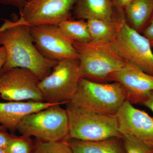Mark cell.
I'll use <instances>...</instances> for the list:
<instances>
[{
	"mask_svg": "<svg viewBox=\"0 0 153 153\" xmlns=\"http://www.w3.org/2000/svg\"><path fill=\"white\" fill-rule=\"evenodd\" d=\"M72 14L76 19H92L114 21L125 16L119 13L112 0H76Z\"/></svg>",
	"mask_w": 153,
	"mask_h": 153,
	"instance_id": "14",
	"label": "cell"
},
{
	"mask_svg": "<svg viewBox=\"0 0 153 153\" xmlns=\"http://www.w3.org/2000/svg\"><path fill=\"white\" fill-rule=\"evenodd\" d=\"M31 153H74L66 140L45 142L38 140Z\"/></svg>",
	"mask_w": 153,
	"mask_h": 153,
	"instance_id": "19",
	"label": "cell"
},
{
	"mask_svg": "<svg viewBox=\"0 0 153 153\" xmlns=\"http://www.w3.org/2000/svg\"><path fill=\"white\" fill-rule=\"evenodd\" d=\"M30 138L14 136L6 149L8 153H31L32 144Z\"/></svg>",
	"mask_w": 153,
	"mask_h": 153,
	"instance_id": "21",
	"label": "cell"
},
{
	"mask_svg": "<svg viewBox=\"0 0 153 153\" xmlns=\"http://www.w3.org/2000/svg\"><path fill=\"white\" fill-rule=\"evenodd\" d=\"M79 65V59L57 62L51 73L38 84L44 102L62 105L72 100L80 79Z\"/></svg>",
	"mask_w": 153,
	"mask_h": 153,
	"instance_id": "6",
	"label": "cell"
},
{
	"mask_svg": "<svg viewBox=\"0 0 153 153\" xmlns=\"http://www.w3.org/2000/svg\"><path fill=\"white\" fill-rule=\"evenodd\" d=\"M30 33L36 48L48 60L58 62L65 59H78L73 42L63 35L58 26H33L30 27Z\"/></svg>",
	"mask_w": 153,
	"mask_h": 153,
	"instance_id": "10",
	"label": "cell"
},
{
	"mask_svg": "<svg viewBox=\"0 0 153 153\" xmlns=\"http://www.w3.org/2000/svg\"><path fill=\"white\" fill-rule=\"evenodd\" d=\"M23 21L22 18H20L19 20L17 21H10V20H8V19H5L4 21V23L3 25L0 27V33L4 30H6L9 27L16 25L17 24H19L20 22H22Z\"/></svg>",
	"mask_w": 153,
	"mask_h": 153,
	"instance_id": "27",
	"label": "cell"
},
{
	"mask_svg": "<svg viewBox=\"0 0 153 153\" xmlns=\"http://www.w3.org/2000/svg\"><path fill=\"white\" fill-rule=\"evenodd\" d=\"M126 100V91L120 82L101 83L80 78L71 102L98 112L116 115Z\"/></svg>",
	"mask_w": 153,
	"mask_h": 153,
	"instance_id": "5",
	"label": "cell"
},
{
	"mask_svg": "<svg viewBox=\"0 0 153 153\" xmlns=\"http://www.w3.org/2000/svg\"><path fill=\"white\" fill-rule=\"evenodd\" d=\"M24 20L0 33V45L5 49L6 60L1 74L15 68L32 71L40 80L51 73L57 61L48 60L38 51Z\"/></svg>",
	"mask_w": 153,
	"mask_h": 153,
	"instance_id": "1",
	"label": "cell"
},
{
	"mask_svg": "<svg viewBox=\"0 0 153 153\" xmlns=\"http://www.w3.org/2000/svg\"><path fill=\"white\" fill-rule=\"evenodd\" d=\"M143 35L150 42L152 47H153V16L152 17L149 25L143 31Z\"/></svg>",
	"mask_w": 153,
	"mask_h": 153,
	"instance_id": "23",
	"label": "cell"
},
{
	"mask_svg": "<svg viewBox=\"0 0 153 153\" xmlns=\"http://www.w3.org/2000/svg\"><path fill=\"white\" fill-rule=\"evenodd\" d=\"M13 136L6 132L5 129H0V148L6 149Z\"/></svg>",
	"mask_w": 153,
	"mask_h": 153,
	"instance_id": "22",
	"label": "cell"
},
{
	"mask_svg": "<svg viewBox=\"0 0 153 153\" xmlns=\"http://www.w3.org/2000/svg\"><path fill=\"white\" fill-rule=\"evenodd\" d=\"M0 153H8L7 150L5 149H1L0 148Z\"/></svg>",
	"mask_w": 153,
	"mask_h": 153,
	"instance_id": "29",
	"label": "cell"
},
{
	"mask_svg": "<svg viewBox=\"0 0 153 153\" xmlns=\"http://www.w3.org/2000/svg\"><path fill=\"white\" fill-rule=\"evenodd\" d=\"M27 0H0V3L16 7L22 10L27 2Z\"/></svg>",
	"mask_w": 153,
	"mask_h": 153,
	"instance_id": "24",
	"label": "cell"
},
{
	"mask_svg": "<svg viewBox=\"0 0 153 153\" xmlns=\"http://www.w3.org/2000/svg\"></svg>",
	"mask_w": 153,
	"mask_h": 153,
	"instance_id": "32",
	"label": "cell"
},
{
	"mask_svg": "<svg viewBox=\"0 0 153 153\" xmlns=\"http://www.w3.org/2000/svg\"><path fill=\"white\" fill-rule=\"evenodd\" d=\"M40 79L25 68H11L1 74L0 97L9 101L44 102Z\"/></svg>",
	"mask_w": 153,
	"mask_h": 153,
	"instance_id": "8",
	"label": "cell"
},
{
	"mask_svg": "<svg viewBox=\"0 0 153 153\" xmlns=\"http://www.w3.org/2000/svg\"><path fill=\"white\" fill-rule=\"evenodd\" d=\"M126 153H153V149L134 137L122 136Z\"/></svg>",
	"mask_w": 153,
	"mask_h": 153,
	"instance_id": "20",
	"label": "cell"
},
{
	"mask_svg": "<svg viewBox=\"0 0 153 153\" xmlns=\"http://www.w3.org/2000/svg\"><path fill=\"white\" fill-rule=\"evenodd\" d=\"M6 60L5 49L3 46L0 47V77L1 76V71Z\"/></svg>",
	"mask_w": 153,
	"mask_h": 153,
	"instance_id": "28",
	"label": "cell"
},
{
	"mask_svg": "<svg viewBox=\"0 0 153 153\" xmlns=\"http://www.w3.org/2000/svg\"><path fill=\"white\" fill-rule=\"evenodd\" d=\"M112 42L127 63L153 76V52L150 42L131 27L125 17L121 21L117 35Z\"/></svg>",
	"mask_w": 153,
	"mask_h": 153,
	"instance_id": "7",
	"label": "cell"
},
{
	"mask_svg": "<svg viewBox=\"0 0 153 153\" xmlns=\"http://www.w3.org/2000/svg\"><path fill=\"white\" fill-rule=\"evenodd\" d=\"M114 4L120 13H124V10L132 0H112Z\"/></svg>",
	"mask_w": 153,
	"mask_h": 153,
	"instance_id": "25",
	"label": "cell"
},
{
	"mask_svg": "<svg viewBox=\"0 0 153 153\" xmlns=\"http://www.w3.org/2000/svg\"><path fill=\"white\" fill-rule=\"evenodd\" d=\"M79 55L80 78L93 82H111L113 74L126 65L112 42L73 43Z\"/></svg>",
	"mask_w": 153,
	"mask_h": 153,
	"instance_id": "2",
	"label": "cell"
},
{
	"mask_svg": "<svg viewBox=\"0 0 153 153\" xmlns=\"http://www.w3.org/2000/svg\"><path fill=\"white\" fill-rule=\"evenodd\" d=\"M121 135L135 138L153 149V117L126 100L116 114Z\"/></svg>",
	"mask_w": 153,
	"mask_h": 153,
	"instance_id": "11",
	"label": "cell"
},
{
	"mask_svg": "<svg viewBox=\"0 0 153 153\" xmlns=\"http://www.w3.org/2000/svg\"></svg>",
	"mask_w": 153,
	"mask_h": 153,
	"instance_id": "31",
	"label": "cell"
},
{
	"mask_svg": "<svg viewBox=\"0 0 153 153\" xmlns=\"http://www.w3.org/2000/svg\"><path fill=\"white\" fill-rule=\"evenodd\" d=\"M56 104L25 117L17 130L24 136L45 142L59 141L68 137L69 126L66 109Z\"/></svg>",
	"mask_w": 153,
	"mask_h": 153,
	"instance_id": "4",
	"label": "cell"
},
{
	"mask_svg": "<svg viewBox=\"0 0 153 153\" xmlns=\"http://www.w3.org/2000/svg\"><path fill=\"white\" fill-rule=\"evenodd\" d=\"M56 104H59L33 101L0 102V125L15 131L25 117Z\"/></svg>",
	"mask_w": 153,
	"mask_h": 153,
	"instance_id": "13",
	"label": "cell"
},
{
	"mask_svg": "<svg viewBox=\"0 0 153 153\" xmlns=\"http://www.w3.org/2000/svg\"><path fill=\"white\" fill-rule=\"evenodd\" d=\"M66 105L69 138L94 142L122 137L116 115L98 112L72 102Z\"/></svg>",
	"mask_w": 153,
	"mask_h": 153,
	"instance_id": "3",
	"label": "cell"
},
{
	"mask_svg": "<svg viewBox=\"0 0 153 153\" xmlns=\"http://www.w3.org/2000/svg\"><path fill=\"white\" fill-rule=\"evenodd\" d=\"M111 81L124 86L127 100L132 104H140L147 94L153 91V76L130 63L113 74Z\"/></svg>",
	"mask_w": 153,
	"mask_h": 153,
	"instance_id": "12",
	"label": "cell"
},
{
	"mask_svg": "<svg viewBox=\"0 0 153 153\" xmlns=\"http://www.w3.org/2000/svg\"><path fill=\"white\" fill-rule=\"evenodd\" d=\"M0 129H7L5 128L3 126L1 125H0Z\"/></svg>",
	"mask_w": 153,
	"mask_h": 153,
	"instance_id": "30",
	"label": "cell"
},
{
	"mask_svg": "<svg viewBox=\"0 0 153 153\" xmlns=\"http://www.w3.org/2000/svg\"><path fill=\"white\" fill-rule=\"evenodd\" d=\"M126 19L139 33L143 31L153 16V0H132L124 10Z\"/></svg>",
	"mask_w": 153,
	"mask_h": 153,
	"instance_id": "16",
	"label": "cell"
},
{
	"mask_svg": "<svg viewBox=\"0 0 153 153\" xmlns=\"http://www.w3.org/2000/svg\"><path fill=\"white\" fill-rule=\"evenodd\" d=\"M92 19L86 21L92 42L95 43L112 42L118 32L121 21Z\"/></svg>",
	"mask_w": 153,
	"mask_h": 153,
	"instance_id": "17",
	"label": "cell"
},
{
	"mask_svg": "<svg viewBox=\"0 0 153 153\" xmlns=\"http://www.w3.org/2000/svg\"><path fill=\"white\" fill-rule=\"evenodd\" d=\"M74 153H126L122 137H114L98 141H84L67 138Z\"/></svg>",
	"mask_w": 153,
	"mask_h": 153,
	"instance_id": "15",
	"label": "cell"
},
{
	"mask_svg": "<svg viewBox=\"0 0 153 153\" xmlns=\"http://www.w3.org/2000/svg\"><path fill=\"white\" fill-rule=\"evenodd\" d=\"M76 0H27L20 10V17L30 27L58 26L71 19Z\"/></svg>",
	"mask_w": 153,
	"mask_h": 153,
	"instance_id": "9",
	"label": "cell"
},
{
	"mask_svg": "<svg viewBox=\"0 0 153 153\" xmlns=\"http://www.w3.org/2000/svg\"><path fill=\"white\" fill-rule=\"evenodd\" d=\"M140 105L148 108L153 112V91H150L147 94Z\"/></svg>",
	"mask_w": 153,
	"mask_h": 153,
	"instance_id": "26",
	"label": "cell"
},
{
	"mask_svg": "<svg viewBox=\"0 0 153 153\" xmlns=\"http://www.w3.org/2000/svg\"><path fill=\"white\" fill-rule=\"evenodd\" d=\"M66 38L74 43H85L91 41L86 21L81 19H68L58 25Z\"/></svg>",
	"mask_w": 153,
	"mask_h": 153,
	"instance_id": "18",
	"label": "cell"
}]
</instances>
